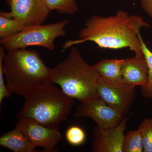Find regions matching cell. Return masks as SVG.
<instances>
[{"label": "cell", "instance_id": "obj_4", "mask_svg": "<svg viewBox=\"0 0 152 152\" xmlns=\"http://www.w3.org/2000/svg\"><path fill=\"white\" fill-rule=\"evenodd\" d=\"M24 98L17 119L29 118L52 129H59L75 104V99L68 96L50 80Z\"/></svg>", "mask_w": 152, "mask_h": 152}, {"label": "cell", "instance_id": "obj_22", "mask_svg": "<svg viewBox=\"0 0 152 152\" xmlns=\"http://www.w3.org/2000/svg\"><path fill=\"white\" fill-rule=\"evenodd\" d=\"M134 1H136V0H134Z\"/></svg>", "mask_w": 152, "mask_h": 152}, {"label": "cell", "instance_id": "obj_15", "mask_svg": "<svg viewBox=\"0 0 152 152\" xmlns=\"http://www.w3.org/2000/svg\"><path fill=\"white\" fill-rule=\"evenodd\" d=\"M123 152H144L142 138L138 129L129 131L124 135L122 143Z\"/></svg>", "mask_w": 152, "mask_h": 152}, {"label": "cell", "instance_id": "obj_11", "mask_svg": "<svg viewBox=\"0 0 152 152\" xmlns=\"http://www.w3.org/2000/svg\"><path fill=\"white\" fill-rule=\"evenodd\" d=\"M148 67L145 56L124 59L121 68L123 82L128 84L144 86L148 81Z\"/></svg>", "mask_w": 152, "mask_h": 152}, {"label": "cell", "instance_id": "obj_12", "mask_svg": "<svg viewBox=\"0 0 152 152\" xmlns=\"http://www.w3.org/2000/svg\"><path fill=\"white\" fill-rule=\"evenodd\" d=\"M0 145L15 152H34L36 147L19 129L4 134L0 137Z\"/></svg>", "mask_w": 152, "mask_h": 152}, {"label": "cell", "instance_id": "obj_21", "mask_svg": "<svg viewBox=\"0 0 152 152\" xmlns=\"http://www.w3.org/2000/svg\"><path fill=\"white\" fill-rule=\"evenodd\" d=\"M142 9L152 19V0H140Z\"/></svg>", "mask_w": 152, "mask_h": 152}, {"label": "cell", "instance_id": "obj_9", "mask_svg": "<svg viewBox=\"0 0 152 152\" xmlns=\"http://www.w3.org/2000/svg\"><path fill=\"white\" fill-rule=\"evenodd\" d=\"M11 16L27 26L42 24L51 12L43 0H5Z\"/></svg>", "mask_w": 152, "mask_h": 152}, {"label": "cell", "instance_id": "obj_16", "mask_svg": "<svg viewBox=\"0 0 152 152\" xmlns=\"http://www.w3.org/2000/svg\"><path fill=\"white\" fill-rule=\"evenodd\" d=\"M50 11H56L59 13L73 15L77 12L78 7L76 0H43Z\"/></svg>", "mask_w": 152, "mask_h": 152}, {"label": "cell", "instance_id": "obj_17", "mask_svg": "<svg viewBox=\"0 0 152 152\" xmlns=\"http://www.w3.org/2000/svg\"><path fill=\"white\" fill-rule=\"evenodd\" d=\"M142 49L148 67V81L147 84L141 87V92L144 98L152 99V52L144 42L142 36H140Z\"/></svg>", "mask_w": 152, "mask_h": 152}, {"label": "cell", "instance_id": "obj_2", "mask_svg": "<svg viewBox=\"0 0 152 152\" xmlns=\"http://www.w3.org/2000/svg\"><path fill=\"white\" fill-rule=\"evenodd\" d=\"M3 69L9 92L24 98L50 79L51 69L44 64L39 53L26 49L8 51Z\"/></svg>", "mask_w": 152, "mask_h": 152}, {"label": "cell", "instance_id": "obj_14", "mask_svg": "<svg viewBox=\"0 0 152 152\" xmlns=\"http://www.w3.org/2000/svg\"><path fill=\"white\" fill-rule=\"evenodd\" d=\"M27 26L23 22L11 16L8 12H0V38L11 37L18 34Z\"/></svg>", "mask_w": 152, "mask_h": 152}, {"label": "cell", "instance_id": "obj_1", "mask_svg": "<svg viewBox=\"0 0 152 152\" xmlns=\"http://www.w3.org/2000/svg\"><path fill=\"white\" fill-rule=\"evenodd\" d=\"M149 27L142 17L129 15L122 10L108 17L94 15L85 21L79 31V39L66 41L62 52L75 45L91 42L101 48H129L135 56H144L140 31L142 28Z\"/></svg>", "mask_w": 152, "mask_h": 152}, {"label": "cell", "instance_id": "obj_7", "mask_svg": "<svg viewBox=\"0 0 152 152\" xmlns=\"http://www.w3.org/2000/svg\"><path fill=\"white\" fill-rule=\"evenodd\" d=\"M135 87L124 82L107 81L101 77L97 92L99 98L109 106L126 115L129 111L134 99Z\"/></svg>", "mask_w": 152, "mask_h": 152}, {"label": "cell", "instance_id": "obj_6", "mask_svg": "<svg viewBox=\"0 0 152 152\" xmlns=\"http://www.w3.org/2000/svg\"><path fill=\"white\" fill-rule=\"evenodd\" d=\"M125 114L112 107L100 98L81 103L77 106L75 116L78 118H91L96 126L103 129L114 128L121 122Z\"/></svg>", "mask_w": 152, "mask_h": 152}, {"label": "cell", "instance_id": "obj_13", "mask_svg": "<svg viewBox=\"0 0 152 152\" xmlns=\"http://www.w3.org/2000/svg\"><path fill=\"white\" fill-rule=\"evenodd\" d=\"M124 59H104L92 66L100 76L112 83L123 82L121 74Z\"/></svg>", "mask_w": 152, "mask_h": 152}, {"label": "cell", "instance_id": "obj_19", "mask_svg": "<svg viewBox=\"0 0 152 152\" xmlns=\"http://www.w3.org/2000/svg\"><path fill=\"white\" fill-rule=\"evenodd\" d=\"M65 137L67 141L70 145L74 146L80 145L86 140V133L80 127L72 126L66 131Z\"/></svg>", "mask_w": 152, "mask_h": 152}, {"label": "cell", "instance_id": "obj_5", "mask_svg": "<svg viewBox=\"0 0 152 152\" xmlns=\"http://www.w3.org/2000/svg\"><path fill=\"white\" fill-rule=\"evenodd\" d=\"M68 23V20H64L50 24L26 26L13 36L1 39V46L8 51L30 46L42 47L53 51L55 39L66 35L65 28Z\"/></svg>", "mask_w": 152, "mask_h": 152}, {"label": "cell", "instance_id": "obj_10", "mask_svg": "<svg viewBox=\"0 0 152 152\" xmlns=\"http://www.w3.org/2000/svg\"><path fill=\"white\" fill-rule=\"evenodd\" d=\"M128 118H124L116 126L103 129L97 126L93 130L91 151L123 152L122 143Z\"/></svg>", "mask_w": 152, "mask_h": 152}, {"label": "cell", "instance_id": "obj_18", "mask_svg": "<svg viewBox=\"0 0 152 152\" xmlns=\"http://www.w3.org/2000/svg\"><path fill=\"white\" fill-rule=\"evenodd\" d=\"M144 152H152V118L145 119L139 126Z\"/></svg>", "mask_w": 152, "mask_h": 152}, {"label": "cell", "instance_id": "obj_20", "mask_svg": "<svg viewBox=\"0 0 152 152\" xmlns=\"http://www.w3.org/2000/svg\"><path fill=\"white\" fill-rule=\"evenodd\" d=\"M5 49L1 46L0 47V104L1 105L4 99L9 98L11 96L6 86L4 79V73L3 69V63L5 56Z\"/></svg>", "mask_w": 152, "mask_h": 152}, {"label": "cell", "instance_id": "obj_3", "mask_svg": "<svg viewBox=\"0 0 152 152\" xmlns=\"http://www.w3.org/2000/svg\"><path fill=\"white\" fill-rule=\"evenodd\" d=\"M101 78L74 46L66 58L52 68L50 81L68 96L85 103L99 98L97 88Z\"/></svg>", "mask_w": 152, "mask_h": 152}, {"label": "cell", "instance_id": "obj_8", "mask_svg": "<svg viewBox=\"0 0 152 152\" xmlns=\"http://www.w3.org/2000/svg\"><path fill=\"white\" fill-rule=\"evenodd\" d=\"M18 120L15 128L22 131L36 148L41 147L45 152L57 151L55 147L64 139L59 129L47 127L29 118Z\"/></svg>", "mask_w": 152, "mask_h": 152}]
</instances>
